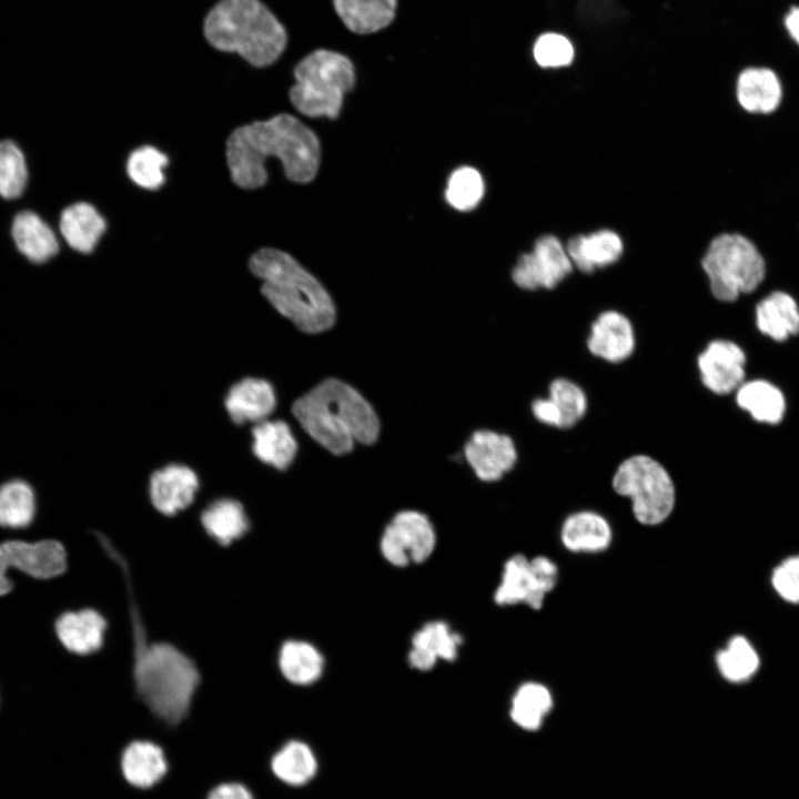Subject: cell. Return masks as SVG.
I'll return each mask as SVG.
<instances>
[{
	"instance_id": "1",
	"label": "cell",
	"mask_w": 799,
	"mask_h": 799,
	"mask_svg": "<svg viewBox=\"0 0 799 799\" xmlns=\"http://www.w3.org/2000/svg\"><path fill=\"white\" fill-rule=\"evenodd\" d=\"M131 628V677L141 701L159 719L170 725L181 722L190 711L202 685L195 659L176 644L148 639L136 596L127 590Z\"/></svg>"
},
{
	"instance_id": "2",
	"label": "cell",
	"mask_w": 799,
	"mask_h": 799,
	"mask_svg": "<svg viewBox=\"0 0 799 799\" xmlns=\"http://www.w3.org/2000/svg\"><path fill=\"white\" fill-rule=\"evenodd\" d=\"M271 156L281 161L291 181L306 183L318 169L320 142L304 123L286 113L240 127L227 139L226 161L240 188L263 186L265 162Z\"/></svg>"
},
{
	"instance_id": "3",
	"label": "cell",
	"mask_w": 799,
	"mask_h": 799,
	"mask_svg": "<svg viewBox=\"0 0 799 799\" xmlns=\"http://www.w3.org/2000/svg\"><path fill=\"white\" fill-rule=\"evenodd\" d=\"M302 428L334 455L350 453L355 443L372 444L380 422L371 404L352 386L328 378L292 405Z\"/></svg>"
},
{
	"instance_id": "4",
	"label": "cell",
	"mask_w": 799,
	"mask_h": 799,
	"mask_svg": "<svg viewBox=\"0 0 799 799\" xmlns=\"http://www.w3.org/2000/svg\"><path fill=\"white\" fill-rule=\"evenodd\" d=\"M249 266L262 281L263 296L300 331L317 334L332 327L336 314L330 294L293 256L265 247L251 256Z\"/></svg>"
},
{
	"instance_id": "5",
	"label": "cell",
	"mask_w": 799,
	"mask_h": 799,
	"mask_svg": "<svg viewBox=\"0 0 799 799\" xmlns=\"http://www.w3.org/2000/svg\"><path fill=\"white\" fill-rule=\"evenodd\" d=\"M208 42L220 51L235 52L254 67H266L283 53L285 28L260 0H221L203 24Z\"/></svg>"
},
{
	"instance_id": "6",
	"label": "cell",
	"mask_w": 799,
	"mask_h": 799,
	"mask_svg": "<svg viewBox=\"0 0 799 799\" xmlns=\"http://www.w3.org/2000/svg\"><path fill=\"white\" fill-rule=\"evenodd\" d=\"M295 83L290 100L307 117H338L344 95L353 89L355 70L344 54L317 49L304 57L294 69Z\"/></svg>"
},
{
	"instance_id": "7",
	"label": "cell",
	"mask_w": 799,
	"mask_h": 799,
	"mask_svg": "<svg viewBox=\"0 0 799 799\" xmlns=\"http://www.w3.org/2000/svg\"><path fill=\"white\" fill-rule=\"evenodd\" d=\"M611 486L616 494L630 500L634 517L646 526L664 523L676 505V487L670 473L647 454L625 458L613 475Z\"/></svg>"
},
{
	"instance_id": "8",
	"label": "cell",
	"mask_w": 799,
	"mask_h": 799,
	"mask_svg": "<svg viewBox=\"0 0 799 799\" xmlns=\"http://www.w3.org/2000/svg\"><path fill=\"white\" fill-rule=\"evenodd\" d=\"M701 265L712 295L722 302H734L740 294L752 292L766 274V263L757 246L738 233L716 236Z\"/></svg>"
},
{
	"instance_id": "9",
	"label": "cell",
	"mask_w": 799,
	"mask_h": 799,
	"mask_svg": "<svg viewBox=\"0 0 799 799\" xmlns=\"http://www.w3.org/2000/svg\"><path fill=\"white\" fill-rule=\"evenodd\" d=\"M558 567L546 556L527 558L516 554L503 567L502 578L494 594L499 606L525 604L534 610L543 607L546 596L556 587Z\"/></svg>"
},
{
	"instance_id": "10",
	"label": "cell",
	"mask_w": 799,
	"mask_h": 799,
	"mask_svg": "<svg viewBox=\"0 0 799 799\" xmlns=\"http://www.w3.org/2000/svg\"><path fill=\"white\" fill-rule=\"evenodd\" d=\"M436 546L433 524L416 510L397 513L385 527L380 549L384 559L395 567L426 562Z\"/></svg>"
},
{
	"instance_id": "11",
	"label": "cell",
	"mask_w": 799,
	"mask_h": 799,
	"mask_svg": "<svg viewBox=\"0 0 799 799\" xmlns=\"http://www.w3.org/2000/svg\"><path fill=\"white\" fill-rule=\"evenodd\" d=\"M573 263L562 242L554 235L538 237L534 249L518 259L512 272L514 283L523 290H550L573 271Z\"/></svg>"
},
{
	"instance_id": "12",
	"label": "cell",
	"mask_w": 799,
	"mask_h": 799,
	"mask_svg": "<svg viewBox=\"0 0 799 799\" xmlns=\"http://www.w3.org/2000/svg\"><path fill=\"white\" fill-rule=\"evenodd\" d=\"M1 545L10 568L32 579L52 580L64 575L69 568L68 550L59 539H7Z\"/></svg>"
},
{
	"instance_id": "13",
	"label": "cell",
	"mask_w": 799,
	"mask_h": 799,
	"mask_svg": "<svg viewBox=\"0 0 799 799\" xmlns=\"http://www.w3.org/2000/svg\"><path fill=\"white\" fill-rule=\"evenodd\" d=\"M108 626L107 618L93 607L64 610L53 621L57 640L77 657L99 653L104 646Z\"/></svg>"
},
{
	"instance_id": "14",
	"label": "cell",
	"mask_w": 799,
	"mask_h": 799,
	"mask_svg": "<svg viewBox=\"0 0 799 799\" xmlns=\"http://www.w3.org/2000/svg\"><path fill=\"white\" fill-rule=\"evenodd\" d=\"M746 355L734 342L711 341L697 357L701 382L710 392L729 394L744 383Z\"/></svg>"
},
{
	"instance_id": "15",
	"label": "cell",
	"mask_w": 799,
	"mask_h": 799,
	"mask_svg": "<svg viewBox=\"0 0 799 799\" xmlns=\"http://www.w3.org/2000/svg\"><path fill=\"white\" fill-rule=\"evenodd\" d=\"M199 488L198 474L191 467L169 464L152 473L149 497L159 514L171 517L192 505Z\"/></svg>"
},
{
	"instance_id": "16",
	"label": "cell",
	"mask_w": 799,
	"mask_h": 799,
	"mask_svg": "<svg viewBox=\"0 0 799 799\" xmlns=\"http://www.w3.org/2000/svg\"><path fill=\"white\" fill-rule=\"evenodd\" d=\"M464 454L476 476L484 482L500 479L517 462L514 441L489 429L475 432L466 443Z\"/></svg>"
},
{
	"instance_id": "17",
	"label": "cell",
	"mask_w": 799,
	"mask_h": 799,
	"mask_svg": "<svg viewBox=\"0 0 799 799\" xmlns=\"http://www.w3.org/2000/svg\"><path fill=\"white\" fill-rule=\"evenodd\" d=\"M588 409V398L576 382L554 378L548 385V395L532 403L534 417L547 426L570 428L583 419Z\"/></svg>"
},
{
	"instance_id": "18",
	"label": "cell",
	"mask_w": 799,
	"mask_h": 799,
	"mask_svg": "<svg viewBox=\"0 0 799 799\" xmlns=\"http://www.w3.org/2000/svg\"><path fill=\"white\" fill-rule=\"evenodd\" d=\"M586 345L591 355L605 362H625L636 348L634 325L618 311H604L591 323Z\"/></svg>"
},
{
	"instance_id": "19",
	"label": "cell",
	"mask_w": 799,
	"mask_h": 799,
	"mask_svg": "<svg viewBox=\"0 0 799 799\" xmlns=\"http://www.w3.org/2000/svg\"><path fill=\"white\" fill-rule=\"evenodd\" d=\"M224 406L234 424H257L267 419L276 406L274 387L264 378H242L227 391Z\"/></svg>"
},
{
	"instance_id": "20",
	"label": "cell",
	"mask_w": 799,
	"mask_h": 799,
	"mask_svg": "<svg viewBox=\"0 0 799 799\" xmlns=\"http://www.w3.org/2000/svg\"><path fill=\"white\" fill-rule=\"evenodd\" d=\"M462 636L442 620L426 623L412 638L408 663L419 671L431 670L438 660L454 661Z\"/></svg>"
},
{
	"instance_id": "21",
	"label": "cell",
	"mask_w": 799,
	"mask_h": 799,
	"mask_svg": "<svg viewBox=\"0 0 799 799\" xmlns=\"http://www.w3.org/2000/svg\"><path fill=\"white\" fill-rule=\"evenodd\" d=\"M560 542L572 553L597 554L610 546L613 528L601 514L589 509L577 510L564 519Z\"/></svg>"
},
{
	"instance_id": "22",
	"label": "cell",
	"mask_w": 799,
	"mask_h": 799,
	"mask_svg": "<svg viewBox=\"0 0 799 799\" xmlns=\"http://www.w3.org/2000/svg\"><path fill=\"white\" fill-rule=\"evenodd\" d=\"M204 533L220 547H230L246 536L251 522L242 503L223 497L209 504L200 515Z\"/></svg>"
},
{
	"instance_id": "23",
	"label": "cell",
	"mask_w": 799,
	"mask_h": 799,
	"mask_svg": "<svg viewBox=\"0 0 799 799\" xmlns=\"http://www.w3.org/2000/svg\"><path fill=\"white\" fill-rule=\"evenodd\" d=\"M253 455L263 464L285 471L297 453V442L287 423L265 419L254 424L252 431Z\"/></svg>"
},
{
	"instance_id": "24",
	"label": "cell",
	"mask_w": 799,
	"mask_h": 799,
	"mask_svg": "<svg viewBox=\"0 0 799 799\" xmlns=\"http://www.w3.org/2000/svg\"><path fill=\"white\" fill-rule=\"evenodd\" d=\"M11 236L17 250L34 264L45 263L59 252L54 232L32 211L16 214L11 224Z\"/></svg>"
},
{
	"instance_id": "25",
	"label": "cell",
	"mask_w": 799,
	"mask_h": 799,
	"mask_svg": "<svg viewBox=\"0 0 799 799\" xmlns=\"http://www.w3.org/2000/svg\"><path fill=\"white\" fill-rule=\"evenodd\" d=\"M565 249L574 266L583 273H591L620 259L623 241L614 231L600 230L570 237Z\"/></svg>"
},
{
	"instance_id": "26",
	"label": "cell",
	"mask_w": 799,
	"mask_h": 799,
	"mask_svg": "<svg viewBox=\"0 0 799 799\" xmlns=\"http://www.w3.org/2000/svg\"><path fill=\"white\" fill-rule=\"evenodd\" d=\"M782 88L778 75L768 68H747L737 80V99L750 113L769 114L780 104Z\"/></svg>"
},
{
	"instance_id": "27",
	"label": "cell",
	"mask_w": 799,
	"mask_h": 799,
	"mask_svg": "<svg viewBox=\"0 0 799 799\" xmlns=\"http://www.w3.org/2000/svg\"><path fill=\"white\" fill-rule=\"evenodd\" d=\"M105 226L98 210L85 202L65 208L60 215L59 229L64 241L71 249L84 254L94 250Z\"/></svg>"
},
{
	"instance_id": "28",
	"label": "cell",
	"mask_w": 799,
	"mask_h": 799,
	"mask_svg": "<svg viewBox=\"0 0 799 799\" xmlns=\"http://www.w3.org/2000/svg\"><path fill=\"white\" fill-rule=\"evenodd\" d=\"M125 780L136 788H150L166 773L168 762L163 750L155 744L135 740L127 746L121 757Z\"/></svg>"
},
{
	"instance_id": "29",
	"label": "cell",
	"mask_w": 799,
	"mask_h": 799,
	"mask_svg": "<svg viewBox=\"0 0 799 799\" xmlns=\"http://www.w3.org/2000/svg\"><path fill=\"white\" fill-rule=\"evenodd\" d=\"M277 666L286 681L307 686L321 678L325 661L322 653L313 644L290 639L280 647Z\"/></svg>"
},
{
	"instance_id": "30",
	"label": "cell",
	"mask_w": 799,
	"mask_h": 799,
	"mask_svg": "<svg viewBox=\"0 0 799 799\" xmlns=\"http://www.w3.org/2000/svg\"><path fill=\"white\" fill-rule=\"evenodd\" d=\"M333 7L352 32L368 34L386 28L395 18L397 0H332Z\"/></svg>"
},
{
	"instance_id": "31",
	"label": "cell",
	"mask_w": 799,
	"mask_h": 799,
	"mask_svg": "<svg viewBox=\"0 0 799 799\" xmlns=\"http://www.w3.org/2000/svg\"><path fill=\"white\" fill-rule=\"evenodd\" d=\"M759 331L776 341H783L799 332V309L785 292H772L756 309Z\"/></svg>"
},
{
	"instance_id": "32",
	"label": "cell",
	"mask_w": 799,
	"mask_h": 799,
	"mask_svg": "<svg viewBox=\"0 0 799 799\" xmlns=\"http://www.w3.org/2000/svg\"><path fill=\"white\" fill-rule=\"evenodd\" d=\"M554 706L552 691L536 681L522 684L513 695L509 708L512 721L527 731L542 728Z\"/></svg>"
},
{
	"instance_id": "33",
	"label": "cell",
	"mask_w": 799,
	"mask_h": 799,
	"mask_svg": "<svg viewBox=\"0 0 799 799\" xmlns=\"http://www.w3.org/2000/svg\"><path fill=\"white\" fill-rule=\"evenodd\" d=\"M37 514L33 488L22 479H11L0 486V527L24 529Z\"/></svg>"
},
{
	"instance_id": "34",
	"label": "cell",
	"mask_w": 799,
	"mask_h": 799,
	"mask_svg": "<svg viewBox=\"0 0 799 799\" xmlns=\"http://www.w3.org/2000/svg\"><path fill=\"white\" fill-rule=\"evenodd\" d=\"M736 400L742 409L762 423H779L786 408L780 390L766 381L744 382L737 388Z\"/></svg>"
},
{
	"instance_id": "35",
	"label": "cell",
	"mask_w": 799,
	"mask_h": 799,
	"mask_svg": "<svg viewBox=\"0 0 799 799\" xmlns=\"http://www.w3.org/2000/svg\"><path fill=\"white\" fill-rule=\"evenodd\" d=\"M271 768L281 781L297 787L307 783L315 776L317 761L306 744L291 740L273 756Z\"/></svg>"
},
{
	"instance_id": "36",
	"label": "cell",
	"mask_w": 799,
	"mask_h": 799,
	"mask_svg": "<svg viewBox=\"0 0 799 799\" xmlns=\"http://www.w3.org/2000/svg\"><path fill=\"white\" fill-rule=\"evenodd\" d=\"M717 667L724 678L731 682L748 680L759 666L758 656L741 636L732 637L716 656Z\"/></svg>"
},
{
	"instance_id": "37",
	"label": "cell",
	"mask_w": 799,
	"mask_h": 799,
	"mask_svg": "<svg viewBox=\"0 0 799 799\" xmlns=\"http://www.w3.org/2000/svg\"><path fill=\"white\" fill-rule=\"evenodd\" d=\"M27 182L28 166L23 152L11 140L0 141V198L4 200L20 198Z\"/></svg>"
},
{
	"instance_id": "38",
	"label": "cell",
	"mask_w": 799,
	"mask_h": 799,
	"mask_svg": "<svg viewBox=\"0 0 799 799\" xmlns=\"http://www.w3.org/2000/svg\"><path fill=\"white\" fill-rule=\"evenodd\" d=\"M168 156L158 149L144 145L134 150L127 163L130 179L141 188L155 190L164 182L163 169Z\"/></svg>"
},
{
	"instance_id": "39",
	"label": "cell",
	"mask_w": 799,
	"mask_h": 799,
	"mask_svg": "<svg viewBox=\"0 0 799 799\" xmlns=\"http://www.w3.org/2000/svg\"><path fill=\"white\" fill-rule=\"evenodd\" d=\"M484 182L477 170L463 166L455 170L447 184L446 200L458 211H469L482 200Z\"/></svg>"
},
{
	"instance_id": "40",
	"label": "cell",
	"mask_w": 799,
	"mask_h": 799,
	"mask_svg": "<svg viewBox=\"0 0 799 799\" xmlns=\"http://www.w3.org/2000/svg\"><path fill=\"white\" fill-rule=\"evenodd\" d=\"M536 62L544 68L568 65L574 58V49L567 38L558 33L540 36L534 47Z\"/></svg>"
},
{
	"instance_id": "41",
	"label": "cell",
	"mask_w": 799,
	"mask_h": 799,
	"mask_svg": "<svg viewBox=\"0 0 799 799\" xmlns=\"http://www.w3.org/2000/svg\"><path fill=\"white\" fill-rule=\"evenodd\" d=\"M772 585L783 599L799 603V557L788 558L773 570Z\"/></svg>"
},
{
	"instance_id": "42",
	"label": "cell",
	"mask_w": 799,
	"mask_h": 799,
	"mask_svg": "<svg viewBox=\"0 0 799 799\" xmlns=\"http://www.w3.org/2000/svg\"><path fill=\"white\" fill-rule=\"evenodd\" d=\"M208 799H253V797L243 785L229 782L215 787Z\"/></svg>"
},
{
	"instance_id": "43",
	"label": "cell",
	"mask_w": 799,
	"mask_h": 799,
	"mask_svg": "<svg viewBox=\"0 0 799 799\" xmlns=\"http://www.w3.org/2000/svg\"><path fill=\"white\" fill-rule=\"evenodd\" d=\"M10 565L0 544V597L9 595L14 589V583L9 576Z\"/></svg>"
},
{
	"instance_id": "44",
	"label": "cell",
	"mask_w": 799,
	"mask_h": 799,
	"mask_svg": "<svg viewBox=\"0 0 799 799\" xmlns=\"http://www.w3.org/2000/svg\"><path fill=\"white\" fill-rule=\"evenodd\" d=\"M785 24L791 38L799 44V7L790 9L786 16Z\"/></svg>"
}]
</instances>
